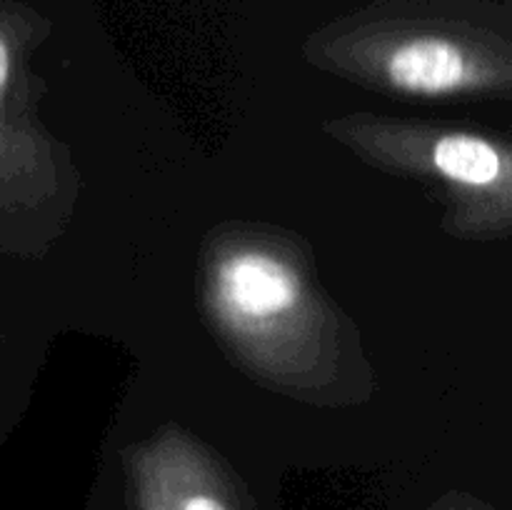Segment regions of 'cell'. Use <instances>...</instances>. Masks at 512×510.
I'll return each mask as SVG.
<instances>
[{
    "label": "cell",
    "mask_w": 512,
    "mask_h": 510,
    "mask_svg": "<svg viewBox=\"0 0 512 510\" xmlns=\"http://www.w3.org/2000/svg\"><path fill=\"white\" fill-rule=\"evenodd\" d=\"M443 175L460 185H493L503 178V158L488 140L478 135H448L438 140L433 153Z\"/></svg>",
    "instance_id": "cell-2"
},
{
    "label": "cell",
    "mask_w": 512,
    "mask_h": 510,
    "mask_svg": "<svg viewBox=\"0 0 512 510\" xmlns=\"http://www.w3.org/2000/svg\"><path fill=\"white\" fill-rule=\"evenodd\" d=\"M220 295L230 310L245 318L265 320L285 313L298 300V280L280 260L245 253L220 268Z\"/></svg>",
    "instance_id": "cell-1"
},
{
    "label": "cell",
    "mask_w": 512,
    "mask_h": 510,
    "mask_svg": "<svg viewBox=\"0 0 512 510\" xmlns=\"http://www.w3.org/2000/svg\"><path fill=\"white\" fill-rule=\"evenodd\" d=\"M8 15L10 13H3V10H0V93H3V88L8 85L10 70H13V43H10L8 30L3 28Z\"/></svg>",
    "instance_id": "cell-3"
}]
</instances>
